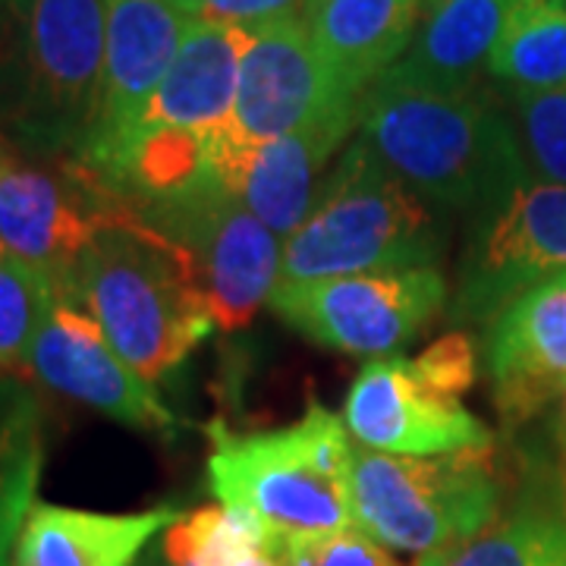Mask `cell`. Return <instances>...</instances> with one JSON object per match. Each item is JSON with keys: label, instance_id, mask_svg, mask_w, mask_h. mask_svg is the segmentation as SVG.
Masks as SVG:
<instances>
[{"label": "cell", "instance_id": "obj_10", "mask_svg": "<svg viewBox=\"0 0 566 566\" xmlns=\"http://www.w3.org/2000/svg\"><path fill=\"white\" fill-rule=\"evenodd\" d=\"M363 98L349 95L318 54L303 17L252 32L240 66L230 139L243 148L305 126L359 120Z\"/></svg>", "mask_w": 566, "mask_h": 566}, {"label": "cell", "instance_id": "obj_11", "mask_svg": "<svg viewBox=\"0 0 566 566\" xmlns=\"http://www.w3.org/2000/svg\"><path fill=\"white\" fill-rule=\"evenodd\" d=\"M129 218L136 214L80 164L66 180L10 158L0 164V240L7 255L39 268L54 283L66 281L104 227Z\"/></svg>", "mask_w": 566, "mask_h": 566}, {"label": "cell", "instance_id": "obj_4", "mask_svg": "<svg viewBox=\"0 0 566 566\" xmlns=\"http://www.w3.org/2000/svg\"><path fill=\"white\" fill-rule=\"evenodd\" d=\"M208 479L223 506L240 510L268 538H308L356 528L353 447L344 419L312 403L274 431L230 434L211 424Z\"/></svg>", "mask_w": 566, "mask_h": 566}, {"label": "cell", "instance_id": "obj_25", "mask_svg": "<svg viewBox=\"0 0 566 566\" xmlns=\"http://www.w3.org/2000/svg\"><path fill=\"white\" fill-rule=\"evenodd\" d=\"M551 528V516L520 513L491 523L472 538L422 554L416 566H535Z\"/></svg>", "mask_w": 566, "mask_h": 566}, {"label": "cell", "instance_id": "obj_19", "mask_svg": "<svg viewBox=\"0 0 566 566\" xmlns=\"http://www.w3.org/2000/svg\"><path fill=\"white\" fill-rule=\"evenodd\" d=\"M513 3L516 0H424L412 44L381 80L453 95L475 92Z\"/></svg>", "mask_w": 566, "mask_h": 566}, {"label": "cell", "instance_id": "obj_34", "mask_svg": "<svg viewBox=\"0 0 566 566\" xmlns=\"http://www.w3.org/2000/svg\"><path fill=\"white\" fill-rule=\"evenodd\" d=\"M564 444H566V419H564Z\"/></svg>", "mask_w": 566, "mask_h": 566}, {"label": "cell", "instance_id": "obj_1", "mask_svg": "<svg viewBox=\"0 0 566 566\" xmlns=\"http://www.w3.org/2000/svg\"><path fill=\"white\" fill-rule=\"evenodd\" d=\"M359 123L368 148L441 211L482 218L528 180L510 123L479 88L453 95L378 80Z\"/></svg>", "mask_w": 566, "mask_h": 566}, {"label": "cell", "instance_id": "obj_27", "mask_svg": "<svg viewBox=\"0 0 566 566\" xmlns=\"http://www.w3.org/2000/svg\"><path fill=\"white\" fill-rule=\"evenodd\" d=\"M528 158L547 182L566 186V88L516 95Z\"/></svg>", "mask_w": 566, "mask_h": 566}, {"label": "cell", "instance_id": "obj_7", "mask_svg": "<svg viewBox=\"0 0 566 566\" xmlns=\"http://www.w3.org/2000/svg\"><path fill=\"white\" fill-rule=\"evenodd\" d=\"M136 218L192 259L221 331L245 327L281 283V237L218 177L180 199L142 208Z\"/></svg>", "mask_w": 566, "mask_h": 566}, {"label": "cell", "instance_id": "obj_21", "mask_svg": "<svg viewBox=\"0 0 566 566\" xmlns=\"http://www.w3.org/2000/svg\"><path fill=\"white\" fill-rule=\"evenodd\" d=\"M488 70L516 95L566 88L564 0H516Z\"/></svg>", "mask_w": 566, "mask_h": 566}, {"label": "cell", "instance_id": "obj_18", "mask_svg": "<svg viewBox=\"0 0 566 566\" xmlns=\"http://www.w3.org/2000/svg\"><path fill=\"white\" fill-rule=\"evenodd\" d=\"M422 7L424 0H308L303 20L331 73L365 98L412 44Z\"/></svg>", "mask_w": 566, "mask_h": 566}, {"label": "cell", "instance_id": "obj_13", "mask_svg": "<svg viewBox=\"0 0 566 566\" xmlns=\"http://www.w3.org/2000/svg\"><path fill=\"white\" fill-rule=\"evenodd\" d=\"M189 22L192 17L164 0H107L102 98L95 126L76 158L82 170H107L133 139L180 51Z\"/></svg>", "mask_w": 566, "mask_h": 566}, {"label": "cell", "instance_id": "obj_20", "mask_svg": "<svg viewBox=\"0 0 566 566\" xmlns=\"http://www.w3.org/2000/svg\"><path fill=\"white\" fill-rule=\"evenodd\" d=\"M177 516L174 506L95 513L35 501L13 547V566H133L142 547L174 526Z\"/></svg>", "mask_w": 566, "mask_h": 566}, {"label": "cell", "instance_id": "obj_14", "mask_svg": "<svg viewBox=\"0 0 566 566\" xmlns=\"http://www.w3.org/2000/svg\"><path fill=\"white\" fill-rule=\"evenodd\" d=\"M29 368L41 381L123 424L145 431H174L177 419L151 385L123 363L104 337L102 324L82 308L61 283L54 303L29 349Z\"/></svg>", "mask_w": 566, "mask_h": 566}, {"label": "cell", "instance_id": "obj_22", "mask_svg": "<svg viewBox=\"0 0 566 566\" xmlns=\"http://www.w3.org/2000/svg\"><path fill=\"white\" fill-rule=\"evenodd\" d=\"M264 528L230 506H199L180 513L164 532V551L174 566H245L262 554Z\"/></svg>", "mask_w": 566, "mask_h": 566}, {"label": "cell", "instance_id": "obj_36", "mask_svg": "<svg viewBox=\"0 0 566 566\" xmlns=\"http://www.w3.org/2000/svg\"><path fill=\"white\" fill-rule=\"evenodd\" d=\"M564 3H566V0H564Z\"/></svg>", "mask_w": 566, "mask_h": 566}, {"label": "cell", "instance_id": "obj_32", "mask_svg": "<svg viewBox=\"0 0 566 566\" xmlns=\"http://www.w3.org/2000/svg\"><path fill=\"white\" fill-rule=\"evenodd\" d=\"M245 566H277V564H274V560L268 557V551H262V554H255V557H252V560H249Z\"/></svg>", "mask_w": 566, "mask_h": 566}, {"label": "cell", "instance_id": "obj_8", "mask_svg": "<svg viewBox=\"0 0 566 566\" xmlns=\"http://www.w3.org/2000/svg\"><path fill=\"white\" fill-rule=\"evenodd\" d=\"M447 303L438 268L277 283L268 305L293 331L327 349L385 359L412 344Z\"/></svg>", "mask_w": 566, "mask_h": 566}, {"label": "cell", "instance_id": "obj_23", "mask_svg": "<svg viewBox=\"0 0 566 566\" xmlns=\"http://www.w3.org/2000/svg\"><path fill=\"white\" fill-rule=\"evenodd\" d=\"M57 283L13 255L0 259V375L29 368V349L54 303Z\"/></svg>", "mask_w": 566, "mask_h": 566}, {"label": "cell", "instance_id": "obj_24", "mask_svg": "<svg viewBox=\"0 0 566 566\" xmlns=\"http://www.w3.org/2000/svg\"><path fill=\"white\" fill-rule=\"evenodd\" d=\"M41 460V424L32 406L0 447V566L13 564L20 528L35 506Z\"/></svg>", "mask_w": 566, "mask_h": 566}, {"label": "cell", "instance_id": "obj_17", "mask_svg": "<svg viewBox=\"0 0 566 566\" xmlns=\"http://www.w3.org/2000/svg\"><path fill=\"white\" fill-rule=\"evenodd\" d=\"M252 44V32L240 25L192 20L167 76L151 95L145 123L189 129L202 139L230 133L240 66Z\"/></svg>", "mask_w": 566, "mask_h": 566}, {"label": "cell", "instance_id": "obj_12", "mask_svg": "<svg viewBox=\"0 0 566 566\" xmlns=\"http://www.w3.org/2000/svg\"><path fill=\"white\" fill-rule=\"evenodd\" d=\"M346 431L390 457H447L491 450V431L457 397H444L419 375L412 359H371L349 387Z\"/></svg>", "mask_w": 566, "mask_h": 566}, {"label": "cell", "instance_id": "obj_30", "mask_svg": "<svg viewBox=\"0 0 566 566\" xmlns=\"http://www.w3.org/2000/svg\"><path fill=\"white\" fill-rule=\"evenodd\" d=\"M29 409H32V400L25 397V390L0 375V447Z\"/></svg>", "mask_w": 566, "mask_h": 566}, {"label": "cell", "instance_id": "obj_2", "mask_svg": "<svg viewBox=\"0 0 566 566\" xmlns=\"http://www.w3.org/2000/svg\"><path fill=\"white\" fill-rule=\"evenodd\" d=\"M61 286L148 385L218 327L192 259L139 218L104 227Z\"/></svg>", "mask_w": 566, "mask_h": 566}, {"label": "cell", "instance_id": "obj_26", "mask_svg": "<svg viewBox=\"0 0 566 566\" xmlns=\"http://www.w3.org/2000/svg\"><path fill=\"white\" fill-rule=\"evenodd\" d=\"M268 557L277 566H400L397 557L363 528H344L308 538H268Z\"/></svg>", "mask_w": 566, "mask_h": 566}, {"label": "cell", "instance_id": "obj_5", "mask_svg": "<svg viewBox=\"0 0 566 566\" xmlns=\"http://www.w3.org/2000/svg\"><path fill=\"white\" fill-rule=\"evenodd\" d=\"M501 488L488 450L390 457L353 450L356 528L387 551L431 554L497 523Z\"/></svg>", "mask_w": 566, "mask_h": 566}, {"label": "cell", "instance_id": "obj_35", "mask_svg": "<svg viewBox=\"0 0 566 566\" xmlns=\"http://www.w3.org/2000/svg\"><path fill=\"white\" fill-rule=\"evenodd\" d=\"M3 161H7V158H3V155H0V164H3Z\"/></svg>", "mask_w": 566, "mask_h": 566}, {"label": "cell", "instance_id": "obj_31", "mask_svg": "<svg viewBox=\"0 0 566 566\" xmlns=\"http://www.w3.org/2000/svg\"><path fill=\"white\" fill-rule=\"evenodd\" d=\"M164 3H170V7H177L180 13H186V17H199V10H202L205 0H164Z\"/></svg>", "mask_w": 566, "mask_h": 566}, {"label": "cell", "instance_id": "obj_16", "mask_svg": "<svg viewBox=\"0 0 566 566\" xmlns=\"http://www.w3.org/2000/svg\"><path fill=\"white\" fill-rule=\"evenodd\" d=\"M488 375L510 428L566 394V274L516 296L491 324Z\"/></svg>", "mask_w": 566, "mask_h": 566}, {"label": "cell", "instance_id": "obj_9", "mask_svg": "<svg viewBox=\"0 0 566 566\" xmlns=\"http://www.w3.org/2000/svg\"><path fill=\"white\" fill-rule=\"evenodd\" d=\"M566 274V186L526 180L475 218L453 322H494L516 296Z\"/></svg>", "mask_w": 566, "mask_h": 566}, {"label": "cell", "instance_id": "obj_6", "mask_svg": "<svg viewBox=\"0 0 566 566\" xmlns=\"http://www.w3.org/2000/svg\"><path fill=\"white\" fill-rule=\"evenodd\" d=\"M22 61L25 129L82 155L98 117L107 0H3Z\"/></svg>", "mask_w": 566, "mask_h": 566}, {"label": "cell", "instance_id": "obj_3", "mask_svg": "<svg viewBox=\"0 0 566 566\" xmlns=\"http://www.w3.org/2000/svg\"><path fill=\"white\" fill-rule=\"evenodd\" d=\"M444 245L438 208L359 139L324 177L300 230L283 240L281 283L438 268Z\"/></svg>", "mask_w": 566, "mask_h": 566}, {"label": "cell", "instance_id": "obj_33", "mask_svg": "<svg viewBox=\"0 0 566 566\" xmlns=\"http://www.w3.org/2000/svg\"><path fill=\"white\" fill-rule=\"evenodd\" d=\"M0 259H7V245H3V240H0Z\"/></svg>", "mask_w": 566, "mask_h": 566}, {"label": "cell", "instance_id": "obj_28", "mask_svg": "<svg viewBox=\"0 0 566 566\" xmlns=\"http://www.w3.org/2000/svg\"><path fill=\"white\" fill-rule=\"evenodd\" d=\"M412 363L419 368V375L438 394L457 397V400L479 378V353H475V344H472V337H465L460 331L444 334L441 340H434Z\"/></svg>", "mask_w": 566, "mask_h": 566}, {"label": "cell", "instance_id": "obj_29", "mask_svg": "<svg viewBox=\"0 0 566 566\" xmlns=\"http://www.w3.org/2000/svg\"><path fill=\"white\" fill-rule=\"evenodd\" d=\"M305 3L308 0H205L196 20L223 22V25H240L249 32H259L264 25L303 17Z\"/></svg>", "mask_w": 566, "mask_h": 566}, {"label": "cell", "instance_id": "obj_15", "mask_svg": "<svg viewBox=\"0 0 566 566\" xmlns=\"http://www.w3.org/2000/svg\"><path fill=\"white\" fill-rule=\"evenodd\" d=\"M353 126L356 120L318 123L252 148L223 133L221 139L208 142L214 174L271 233L290 240L318 199L324 164Z\"/></svg>", "mask_w": 566, "mask_h": 566}]
</instances>
